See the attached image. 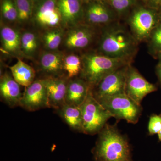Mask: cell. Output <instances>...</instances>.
Masks as SVG:
<instances>
[{"label":"cell","instance_id":"obj_1","mask_svg":"<svg viewBox=\"0 0 161 161\" xmlns=\"http://www.w3.org/2000/svg\"><path fill=\"white\" fill-rule=\"evenodd\" d=\"M138 43L131 32L114 22L104 27L98 43V53L131 63L137 51Z\"/></svg>","mask_w":161,"mask_h":161},{"label":"cell","instance_id":"obj_2","mask_svg":"<svg viewBox=\"0 0 161 161\" xmlns=\"http://www.w3.org/2000/svg\"><path fill=\"white\" fill-rule=\"evenodd\" d=\"M98 134L92 150L94 161H134L128 138L119 132L116 124H107Z\"/></svg>","mask_w":161,"mask_h":161},{"label":"cell","instance_id":"obj_3","mask_svg":"<svg viewBox=\"0 0 161 161\" xmlns=\"http://www.w3.org/2000/svg\"><path fill=\"white\" fill-rule=\"evenodd\" d=\"M81 58L82 69L79 77L86 81L91 89L106 75L131 63L99 53H86L82 55Z\"/></svg>","mask_w":161,"mask_h":161},{"label":"cell","instance_id":"obj_4","mask_svg":"<svg viewBox=\"0 0 161 161\" xmlns=\"http://www.w3.org/2000/svg\"><path fill=\"white\" fill-rule=\"evenodd\" d=\"M82 116L83 133L87 135L98 134L107 124L112 114L92 95L91 90L87 97L80 106Z\"/></svg>","mask_w":161,"mask_h":161},{"label":"cell","instance_id":"obj_5","mask_svg":"<svg viewBox=\"0 0 161 161\" xmlns=\"http://www.w3.org/2000/svg\"><path fill=\"white\" fill-rule=\"evenodd\" d=\"M117 122L122 119L129 123L138 122L142 112V107L125 94H119L98 102Z\"/></svg>","mask_w":161,"mask_h":161},{"label":"cell","instance_id":"obj_6","mask_svg":"<svg viewBox=\"0 0 161 161\" xmlns=\"http://www.w3.org/2000/svg\"><path fill=\"white\" fill-rule=\"evenodd\" d=\"M156 10L141 7L130 16L129 25L132 35L138 42L149 40L153 31L160 21L159 14Z\"/></svg>","mask_w":161,"mask_h":161},{"label":"cell","instance_id":"obj_7","mask_svg":"<svg viewBox=\"0 0 161 161\" xmlns=\"http://www.w3.org/2000/svg\"><path fill=\"white\" fill-rule=\"evenodd\" d=\"M129 65L122 67L104 76L91 89L93 97L99 102L108 97L125 93L126 75Z\"/></svg>","mask_w":161,"mask_h":161},{"label":"cell","instance_id":"obj_8","mask_svg":"<svg viewBox=\"0 0 161 161\" xmlns=\"http://www.w3.org/2000/svg\"><path fill=\"white\" fill-rule=\"evenodd\" d=\"M32 22L46 30L61 27L58 0H34Z\"/></svg>","mask_w":161,"mask_h":161},{"label":"cell","instance_id":"obj_9","mask_svg":"<svg viewBox=\"0 0 161 161\" xmlns=\"http://www.w3.org/2000/svg\"><path fill=\"white\" fill-rule=\"evenodd\" d=\"M155 85L150 83L135 68L128 66L126 75L125 93L136 102L141 103L147 95L157 91Z\"/></svg>","mask_w":161,"mask_h":161},{"label":"cell","instance_id":"obj_10","mask_svg":"<svg viewBox=\"0 0 161 161\" xmlns=\"http://www.w3.org/2000/svg\"><path fill=\"white\" fill-rule=\"evenodd\" d=\"M19 106L29 112L49 108L44 78L35 80L31 84L26 87Z\"/></svg>","mask_w":161,"mask_h":161},{"label":"cell","instance_id":"obj_11","mask_svg":"<svg viewBox=\"0 0 161 161\" xmlns=\"http://www.w3.org/2000/svg\"><path fill=\"white\" fill-rule=\"evenodd\" d=\"M84 4V21L87 25L105 26L115 22V12L104 1L95 0Z\"/></svg>","mask_w":161,"mask_h":161},{"label":"cell","instance_id":"obj_12","mask_svg":"<svg viewBox=\"0 0 161 161\" xmlns=\"http://www.w3.org/2000/svg\"><path fill=\"white\" fill-rule=\"evenodd\" d=\"M61 25L69 28L82 24L84 20V6L82 0H58Z\"/></svg>","mask_w":161,"mask_h":161},{"label":"cell","instance_id":"obj_13","mask_svg":"<svg viewBox=\"0 0 161 161\" xmlns=\"http://www.w3.org/2000/svg\"><path fill=\"white\" fill-rule=\"evenodd\" d=\"M47 91L49 108L55 110L65 103L69 78L66 75L44 78Z\"/></svg>","mask_w":161,"mask_h":161},{"label":"cell","instance_id":"obj_14","mask_svg":"<svg viewBox=\"0 0 161 161\" xmlns=\"http://www.w3.org/2000/svg\"><path fill=\"white\" fill-rule=\"evenodd\" d=\"M95 36L92 26L80 24L70 28L64 38V44L71 49H82L89 46Z\"/></svg>","mask_w":161,"mask_h":161},{"label":"cell","instance_id":"obj_15","mask_svg":"<svg viewBox=\"0 0 161 161\" xmlns=\"http://www.w3.org/2000/svg\"><path fill=\"white\" fill-rule=\"evenodd\" d=\"M23 94L20 85L11 73L5 72L0 79V96L2 101L11 108L19 106Z\"/></svg>","mask_w":161,"mask_h":161},{"label":"cell","instance_id":"obj_16","mask_svg":"<svg viewBox=\"0 0 161 161\" xmlns=\"http://www.w3.org/2000/svg\"><path fill=\"white\" fill-rule=\"evenodd\" d=\"M64 58L63 53L58 50L43 52L40 57V71L46 75V78L63 75Z\"/></svg>","mask_w":161,"mask_h":161},{"label":"cell","instance_id":"obj_17","mask_svg":"<svg viewBox=\"0 0 161 161\" xmlns=\"http://www.w3.org/2000/svg\"><path fill=\"white\" fill-rule=\"evenodd\" d=\"M90 89L88 83L80 77L69 79L65 103L80 106L86 99Z\"/></svg>","mask_w":161,"mask_h":161},{"label":"cell","instance_id":"obj_18","mask_svg":"<svg viewBox=\"0 0 161 161\" xmlns=\"http://www.w3.org/2000/svg\"><path fill=\"white\" fill-rule=\"evenodd\" d=\"M21 35L19 32L11 26L6 25L1 26L0 37L4 50L14 56H23L21 50Z\"/></svg>","mask_w":161,"mask_h":161},{"label":"cell","instance_id":"obj_19","mask_svg":"<svg viewBox=\"0 0 161 161\" xmlns=\"http://www.w3.org/2000/svg\"><path fill=\"white\" fill-rule=\"evenodd\" d=\"M55 111L71 130L83 133L82 113L80 106L65 103Z\"/></svg>","mask_w":161,"mask_h":161},{"label":"cell","instance_id":"obj_20","mask_svg":"<svg viewBox=\"0 0 161 161\" xmlns=\"http://www.w3.org/2000/svg\"><path fill=\"white\" fill-rule=\"evenodd\" d=\"M9 69L14 80L21 86L26 87L35 81L36 75L35 69L19 58H18L17 62L9 67Z\"/></svg>","mask_w":161,"mask_h":161},{"label":"cell","instance_id":"obj_21","mask_svg":"<svg viewBox=\"0 0 161 161\" xmlns=\"http://www.w3.org/2000/svg\"><path fill=\"white\" fill-rule=\"evenodd\" d=\"M21 50L23 56L31 58L37 51L40 40L36 34L27 31L21 35Z\"/></svg>","mask_w":161,"mask_h":161},{"label":"cell","instance_id":"obj_22","mask_svg":"<svg viewBox=\"0 0 161 161\" xmlns=\"http://www.w3.org/2000/svg\"><path fill=\"white\" fill-rule=\"evenodd\" d=\"M64 35V31L61 27L46 30L42 36V40L47 51H58Z\"/></svg>","mask_w":161,"mask_h":161},{"label":"cell","instance_id":"obj_23","mask_svg":"<svg viewBox=\"0 0 161 161\" xmlns=\"http://www.w3.org/2000/svg\"><path fill=\"white\" fill-rule=\"evenodd\" d=\"M82 69L81 57L78 55L70 54L64 57L63 62L64 71L66 73L69 79L76 78L80 76Z\"/></svg>","mask_w":161,"mask_h":161},{"label":"cell","instance_id":"obj_24","mask_svg":"<svg viewBox=\"0 0 161 161\" xmlns=\"http://www.w3.org/2000/svg\"><path fill=\"white\" fill-rule=\"evenodd\" d=\"M18 14L17 23L20 25L32 21L34 0H14Z\"/></svg>","mask_w":161,"mask_h":161},{"label":"cell","instance_id":"obj_25","mask_svg":"<svg viewBox=\"0 0 161 161\" xmlns=\"http://www.w3.org/2000/svg\"><path fill=\"white\" fill-rule=\"evenodd\" d=\"M1 15L7 23L18 22V11L14 0H1Z\"/></svg>","mask_w":161,"mask_h":161},{"label":"cell","instance_id":"obj_26","mask_svg":"<svg viewBox=\"0 0 161 161\" xmlns=\"http://www.w3.org/2000/svg\"><path fill=\"white\" fill-rule=\"evenodd\" d=\"M150 50L153 54L157 55L161 50V22L158 24L153 31L150 35Z\"/></svg>","mask_w":161,"mask_h":161},{"label":"cell","instance_id":"obj_27","mask_svg":"<svg viewBox=\"0 0 161 161\" xmlns=\"http://www.w3.org/2000/svg\"><path fill=\"white\" fill-rule=\"evenodd\" d=\"M105 2L115 12L122 14L134 5L135 0H106Z\"/></svg>","mask_w":161,"mask_h":161},{"label":"cell","instance_id":"obj_28","mask_svg":"<svg viewBox=\"0 0 161 161\" xmlns=\"http://www.w3.org/2000/svg\"><path fill=\"white\" fill-rule=\"evenodd\" d=\"M148 130L150 136L158 134L161 130V114H153L150 115Z\"/></svg>","mask_w":161,"mask_h":161},{"label":"cell","instance_id":"obj_29","mask_svg":"<svg viewBox=\"0 0 161 161\" xmlns=\"http://www.w3.org/2000/svg\"><path fill=\"white\" fill-rule=\"evenodd\" d=\"M152 9L161 10V0H148Z\"/></svg>","mask_w":161,"mask_h":161},{"label":"cell","instance_id":"obj_30","mask_svg":"<svg viewBox=\"0 0 161 161\" xmlns=\"http://www.w3.org/2000/svg\"><path fill=\"white\" fill-rule=\"evenodd\" d=\"M156 73L161 87V63H158L156 68Z\"/></svg>","mask_w":161,"mask_h":161},{"label":"cell","instance_id":"obj_31","mask_svg":"<svg viewBox=\"0 0 161 161\" xmlns=\"http://www.w3.org/2000/svg\"><path fill=\"white\" fill-rule=\"evenodd\" d=\"M156 56L157 57L158 59V63H161V50L159 52Z\"/></svg>","mask_w":161,"mask_h":161},{"label":"cell","instance_id":"obj_32","mask_svg":"<svg viewBox=\"0 0 161 161\" xmlns=\"http://www.w3.org/2000/svg\"><path fill=\"white\" fill-rule=\"evenodd\" d=\"M95 1V0H82L83 1L84 4H86V3H89V2H92V1Z\"/></svg>","mask_w":161,"mask_h":161},{"label":"cell","instance_id":"obj_33","mask_svg":"<svg viewBox=\"0 0 161 161\" xmlns=\"http://www.w3.org/2000/svg\"><path fill=\"white\" fill-rule=\"evenodd\" d=\"M158 140L160 142H161V130L158 133Z\"/></svg>","mask_w":161,"mask_h":161},{"label":"cell","instance_id":"obj_34","mask_svg":"<svg viewBox=\"0 0 161 161\" xmlns=\"http://www.w3.org/2000/svg\"><path fill=\"white\" fill-rule=\"evenodd\" d=\"M159 16L160 20L161 22V12L160 13H159Z\"/></svg>","mask_w":161,"mask_h":161},{"label":"cell","instance_id":"obj_35","mask_svg":"<svg viewBox=\"0 0 161 161\" xmlns=\"http://www.w3.org/2000/svg\"><path fill=\"white\" fill-rule=\"evenodd\" d=\"M145 1H147V2H148V0H145Z\"/></svg>","mask_w":161,"mask_h":161}]
</instances>
